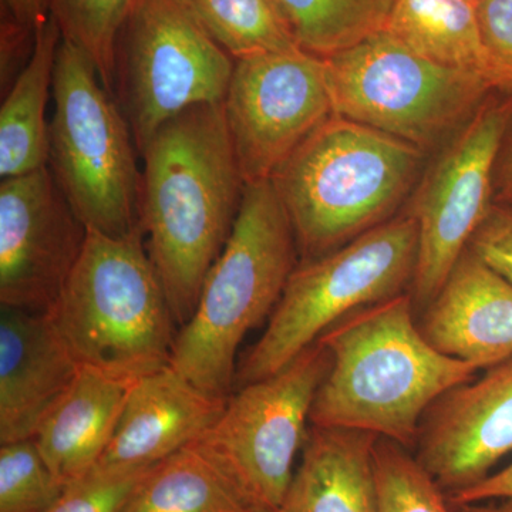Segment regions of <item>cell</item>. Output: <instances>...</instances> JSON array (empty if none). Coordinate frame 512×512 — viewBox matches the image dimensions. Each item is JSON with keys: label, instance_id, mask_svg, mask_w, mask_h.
<instances>
[{"label": "cell", "instance_id": "d590c367", "mask_svg": "<svg viewBox=\"0 0 512 512\" xmlns=\"http://www.w3.org/2000/svg\"><path fill=\"white\" fill-rule=\"evenodd\" d=\"M271 512H282L281 510H278V511H271Z\"/></svg>", "mask_w": 512, "mask_h": 512}, {"label": "cell", "instance_id": "4316f807", "mask_svg": "<svg viewBox=\"0 0 512 512\" xmlns=\"http://www.w3.org/2000/svg\"><path fill=\"white\" fill-rule=\"evenodd\" d=\"M66 487L47 467L35 440L0 447V512H45Z\"/></svg>", "mask_w": 512, "mask_h": 512}, {"label": "cell", "instance_id": "83f0119b", "mask_svg": "<svg viewBox=\"0 0 512 512\" xmlns=\"http://www.w3.org/2000/svg\"><path fill=\"white\" fill-rule=\"evenodd\" d=\"M150 468L128 474L92 471L82 480L67 485L62 497L45 512H123Z\"/></svg>", "mask_w": 512, "mask_h": 512}, {"label": "cell", "instance_id": "1f68e13d", "mask_svg": "<svg viewBox=\"0 0 512 512\" xmlns=\"http://www.w3.org/2000/svg\"><path fill=\"white\" fill-rule=\"evenodd\" d=\"M2 5L6 6V13H9L19 25L25 26L33 33H36L50 16L47 0H2Z\"/></svg>", "mask_w": 512, "mask_h": 512}, {"label": "cell", "instance_id": "603a6c76", "mask_svg": "<svg viewBox=\"0 0 512 512\" xmlns=\"http://www.w3.org/2000/svg\"><path fill=\"white\" fill-rule=\"evenodd\" d=\"M303 52L328 59L383 32L396 0H271Z\"/></svg>", "mask_w": 512, "mask_h": 512}, {"label": "cell", "instance_id": "e575fe53", "mask_svg": "<svg viewBox=\"0 0 512 512\" xmlns=\"http://www.w3.org/2000/svg\"><path fill=\"white\" fill-rule=\"evenodd\" d=\"M463 2H467L470 3V5L476 6L477 3L480 2V0H463Z\"/></svg>", "mask_w": 512, "mask_h": 512}, {"label": "cell", "instance_id": "4fadbf2b", "mask_svg": "<svg viewBox=\"0 0 512 512\" xmlns=\"http://www.w3.org/2000/svg\"><path fill=\"white\" fill-rule=\"evenodd\" d=\"M87 227L49 167L0 183V303L50 312L82 255Z\"/></svg>", "mask_w": 512, "mask_h": 512}, {"label": "cell", "instance_id": "ffe728a7", "mask_svg": "<svg viewBox=\"0 0 512 512\" xmlns=\"http://www.w3.org/2000/svg\"><path fill=\"white\" fill-rule=\"evenodd\" d=\"M62 32L52 15L36 30L35 46L13 80L0 109V177L32 173L47 165L49 123L46 107L53 92Z\"/></svg>", "mask_w": 512, "mask_h": 512}, {"label": "cell", "instance_id": "2e32d148", "mask_svg": "<svg viewBox=\"0 0 512 512\" xmlns=\"http://www.w3.org/2000/svg\"><path fill=\"white\" fill-rule=\"evenodd\" d=\"M227 399L202 392L171 365L138 377L94 473L147 470L200 439Z\"/></svg>", "mask_w": 512, "mask_h": 512}, {"label": "cell", "instance_id": "ac0fdd59", "mask_svg": "<svg viewBox=\"0 0 512 512\" xmlns=\"http://www.w3.org/2000/svg\"><path fill=\"white\" fill-rule=\"evenodd\" d=\"M136 380L82 365L69 392L42 421L33 440L63 484L82 480L97 466Z\"/></svg>", "mask_w": 512, "mask_h": 512}, {"label": "cell", "instance_id": "277c9868", "mask_svg": "<svg viewBox=\"0 0 512 512\" xmlns=\"http://www.w3.org/2000/svg\"><path fill=\"white\" fill-rule=\"evenodd\" d=\"M295 234L271 180L245 185L234 229L175 336L170 365L195 387L228 399L245 336L272 315L298 259Z\"/></svg>", "mask_w": 512, "mask_h": 512}, {"label": "cell", "instance_id": "f546056e", "mask_svg": "<svg viewBox=\"0 0 512 512\" xmlns=\"http://www.w3.org/2000/svg\"><path fill=\"white\" fill-rule=\"evenodd\" d=\"M474 8L485 52L512 94V0H480Z\"/></svg>", "mask_w": 512, "mask_h": 512}, {"label": "cell", "instance_id": "7c38bea8", "mask_svg": "<svg viewBox=\"0 0 512 512\" xmlns=\"http://www.w3.org/2000/svg\"><path fill=\"white\" fill-rule=\"evenodd\" d=\"M222 107L247 184L272 180L336 116L325 59L301 49L237 60Z\"/></svg>", "mask_w": 512, "mask_h": 512}, {"label": "cell", "instance_id": "4dcf8cb0", "mask_svg": "<svg viewBox=\"0 0 512 512\" xmlns=\"http://www.w3.org/2000/svg\"><path fill=\"white\" fill-rule=\"evenodd\" d=\"M451 507L457 505L481 503V501L512 498V463L498 473L490 474L480 483L471 485L466 490L447 495Z\"/></svg>", "mask_w": 512, "mask_h": 512}, {"label": "cell", "instance_id": "52a82bcc", "mask_svg": "<svg viewBox=\"0 0 512 512\" xmlns=\"http://www.w3.org/2000/svg\"><path fill=\"white\" fill-rule=\"evenodd\" d=\"M417 251L416 222L403 214L330 254L301 262L265 332L238 366L235 384L274 375L350 313L409 292Z\"/></svg>", "mask_w": 512, "mask_h": 512}, {"label": "cell", "instance_id": "3957f363", "mask_svg": "<svg viewBox=\"0 0 512 512\" xmlns=\"http://www.w3.org/2000/svg\"><path fill=\"white\" fill-rule=\"evenodd\" d=\"M427 153L376 128L333 116L272 177L302 262L392 220L416 190Z\"/></svg>", "mask_w": 512, "mask_h": 512}, {"label": "cell", "instance_id": "cb8c5ba5", "mask_svg": "<svg viewBox=\"0 0 512 512\" xmlns=\"http://www.w3.org/2000/svg\"><path fill=\"white\" fill-rule=\"evenodd\" d=\"M187 3L212 39L235 62L299 49L271 0H187Z\"/></svg>", "mask_w": 512, "mask_h": 512}, {"label": "cell", "instance_id": "8992f818", "mask_svg": "<svg viewBox=\"0 0 512 512\" xmlns=\"http://www.w3.org/2000/svg\"><path fill=\"white\" fill-rule=\"evenodd\" d=\"M47 167L87 229L126 237L140 228L141 173L130 124L96 64L63 39L53 77Z\"/></svg>", "mask_w": 512, "mask_h": 512}, {"label": "cell", "instance_id": "484cf974", "mask_svg": "<svg viewBox=\"0 0 512 512\" xmlns=\"http://www.w3.org/2000/svg\"><path fill=\"white\" fill-rule=\"evenodd\" d=\"M375 474L379 512H454L413 451L396 441L377 439Z\"/></svg>", "mask_w": 512, "mask_h": 512}, {"label": "cell", "instance_id": "9c48e42d", "mask_svg": "<svg viewBox=\"0 0 512 512\" xmlns=\"http://www.w3.org/2000/svg\"><path fill=\"white\" fill-rule=\"evenodd\" d=\"M329 367L328 349L316 340L284 369L229 394L221 416L191 444L258 512L278 511L284 504L313 399Z\"/></svg>", "mask_w": 512, "mask_h": 512}, {"label": "cell", "instance_id": "d6a6232c", "mask_svg": "<svg viewBox=\"0 0 512 512\" xmlns=\"http://www.w3.org/2000/svg\"><path fill=\"white\" fill-rule=\"evenodd\" d=\"M512 200V119L505 133L494 173V201Z\"/></svg>", "mask_w": 512, "mask_h": 512}, {"label": "cell", "instance_id": "7a4b0ae2", "mask_svg": "<svg viewBox=\"0 0 512 512\" xmlns=\"http://www.w3.org/2000/svg\"><path fill=\"white\" fill-rule=\"evenodd\" d=\"M318 340L330 367L313 399L311 426L366 431L410 451L427 410L480 372L427 342L409 292L350 313Z\"/></svg>", "mask_w": 512, "mask_h": 512}, {"label": "cell", "instance_id": "f1b7e54d", "mask_svg": "<svg viewBox=\"0 0 512 512\" xmlns=\"http://www.w3.org/2000/svg\"><path fill=\"white\" fill-rule=\"evenodd\" d=\"M467 248L512 284V200L493 202Z\"/></svg>", "mask_w": 512, "mask_h": 512}, {"label": "cell", "instance_id": "e0dca14e", "mask_svg": "<svg viewBox=\"0 0 512 512\" xmlns=\"http://www.w3.org/2000/svg\"><path fill=\"white\" fill-rule=\"evenodd\" d=\"M417 325L443 355L478 370L503 363L512 357V284L467 248Z\"/></svg>", "mask_w": 512, "mask_h": 512}, {"label": "cell", "instance_id": "d6986e66", "mask_svg": "<svg viewBox=\"0 0 512 512\" xmlns=\"http://www.w3.org/2000/svg\"><path fill=\"white\" fill-rule=\"evenodd\" d=\"M366 431L311 426L282 512H379L375 444Z\"/></svg>", "mask_w": 512, "mask_h": 512}, {"label": "cell", "instance_id": "9a60e30c", "mask_svg": "<svg viewBox=\"0 0 512 512\" xmlns=\"http://www.w3.org/2000/svg\"><path fill=\"white\" fill-rule=\"evenodd\" d=\"M50 312L0 309V443L30 440L80 372Z\"/></svg>", "mask_w": 512, "mask_h": 512}, {"label": "cell", "instance_id": "6da1fadb", "mask_svg": "<svg viewBox=\"0 0 512 512\" xmlns=\"http://www.w3.org/2000/svg\"><path fill=\"white\" fill-rule=\"evenodd\" d=\"M140 156L144 245L183 328L234 229L247 183L222 104H201L167 121Z\"/></svg>", "mask_w": 512, "mask_h": 512}, {"label": "cell", "instance_id": "ba28073f", "mask_svg": "<svg viewBox=\"0 0 512 512\" xmlns=\"http://www.w3.org/2000/svg\"><path fill=\"white\" fill-rule=\"evenodd\" d=\"M325 62L336 116L426 153L448 143L498 92L483 76L431 63L384 32Z\"/></svg>", "mask_w": 512, "mask_h": 512}, {"label": "cell", "instance_id": "5bb4252c", "mask_svg": "<svg viewBox=\"0 0 512 512\" xmlns=\"http://www.w3.org/2000/svg\"><path fill=\"white\" fill-rule=\"evenodd\" d=\"M512 453V357L448 390L424 414L413 454L447 495Z\"/></svg>", "mask_w": 512, "mask_h": 512}, {"label": "cell", "instance_id": "8fae6325", "mask_svg": "<svg viewBox=\"0 0 512 512\" xmlns=\"http://www.w3.org/2000/svg\"><path fill=\"white\" fill-rule=\"evenodd\" d=\"M511 119L512 94H491L417 185L406 212L419 237L409 291L416 312L436 298L493 205L495 165Z\"/></svg>", "mask_w": 512, "mask_h": 512}, {"label": "cell", "instance_id": "7402d4cb", "mask_svg": "<svg viewBox=\"0 0 512 512\" xmlns=\"http://www.w3.org/2000/svg\"><path fill=\"white\" fill-rule=\"evenodd\" d=\"M123 512H258L231 478L194 446L141 478Z\"/></svg>", "mask_w": 512, "mask_h": 512}, {"label": "cell", "instance_id": "5b68a950", "mask_svg": "<svg viewBox=\"0 0 512 512\" xmlns=\"http://www.w3.org/2000/svg\"><path fill=\"white\" fill-rule=\"evenodd\" d=\"M50 313L80 365L128 379L170 365L177 323L141 229L126 237L87 229Z\"/></svg>", "mask_w": 512, "mask_h": 512}, {"label": "cell", "instance_id": "30bf717a", "mask_svg": "<svg viewBox=\"0 0 512 512\" xmlns=\"http://www.w3.org/2000/svg\"><path fill=\"white\" fill-rule=\"evenodd\" d=\"M234 67L187 0H137L121 32L116 84L138 154L185 110L224 103Z\"/></svg>", "mask_w": 512, "mask_h": 512}, {"label": "cell", "instance_id": "44dd1931", "mask_svg": "<svg viewBox=\"0 0 512 512\" xmlns=\"http://www.w3.org/2000/svg\"><path fill=\"white\" fill-rule=\"evenodd\" d=\"M383 32L431 63L483 76L505 93L481 42L474 5L463 0H396Z\"/></svg>", "mask_w": 512, "mask_h": 512}, {"label": "cell", "instance_id": "836d02e7", "mask_svg": "<svg viewBox=\"0 0 512 512\" xmlns=\"http://www.w3.org/2000/svg\"><path fill=\"white\" fill-rule=\"evenodd\" d=\"M453 510L454 512H512V498L457 505Z\"/></svg>", "mask_w": 512, "mask_h": 512}, {"label": "cell", "instance_id": "d4e9b609", "mask_svg": "<svg viewBox=\"0 0 512 512\" xmlns=\"http://www.w3.org/2000/svg\"><path fill=\"white\" fill-rule=\"evenodd\" d=\"M47 3L63 39L93 60L101 82L113 94L121 32L137 0H47Z\"/></svg>", "mask_w": 512, "mask_h": 512}]
</instances>
